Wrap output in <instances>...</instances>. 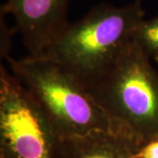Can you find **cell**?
I'll return each instance as SVG.
<instances>
[{
	"label": "cell",
	"instance_id": "obj_6",
	"mask_svg": "<svg viewBox=\"0 0 158 158\" xmlns=\"http://www.w3.org/2000/svg\"><path fill=\"white\" fill-rule=\"evenodd\" d=\"M140 148L121 134L94 131L59 138L56 158H138Z\"/></svg>",
	"mask_w": 158,
	"mask_h": 158
},
{
	"label": "cell",
	"instance_id": "obj_5",
	"mask_svg": "<svg viewBox=\"0 0 158 158\" xmlns=\"http://www.w3.org/2000/svg\"><path fill=\"white\" fill-rule=\"evenodd\" d=\"M69 0H7L1 13L14 18L30 56H42L69 25Z\"/></svg>",
	"mask_w": 158,
	"mask_h": 158
},
{
	"label": "cell",
	"instance_id": "obj_10",
	"mask_svg": "<svg viewBox=\"0 0 158 158\" xmlns=\"http://www.w3.org/2000/svg\"><path fill=\"white\" fill-rule=\"evenodd\" d=\"M138 1H141V0H138Z\"/></svg>",
	"mask_w": 158,
	"mask_h": 158
},
{
	"label": "cell",
	"instance_id": "obj_9",
	"mask_svg": "<svg viewBox=\"0 0 158 158\" xmlns=\"http://www.w3.org/2000/svg\"><path fill=\"white\" fill-rule=\"evenodd\" d=\"M137 156L138 158H158V139L144 144L139 149Z\"/></svg>",
	"mask_w": 158,
	"mask_h": 158
},
{
	"label": "cell",
	"instance_id": "obj_8",
	"mask_svg": "<svg viewBox=\"0 0 158 158\" xmlns=\"http://www.w3.org/2000/svg\"><path fill=\"white\" fill-rule=\"evenodd\" d=\"M12 31H15V29L11 30L8 28L5 20L3 19V16L1 15V57L4 59L10 56L9 51L11 48Z\"/></svg>",
	"mask_w": 158,
	"mask_h": 158
},
{
	"label": "cell",
	"instance_id": "obj_4",
	"mask_svg": "<svg viewBox=\"0 0 158 158\" xmlns=\"http://www.w3.org/2000/svg\"><path fill=\"white\" fill-rule=\"evenodd\" d=\"M59 137L27 89L0 67V158H56Z\"/></svg>",
	"mask_w": 158,
	"mask_h": 158
},
{
	"label": "cell",
	"instance_id": "obj_3",
	"mask_svg": "<svg viewBox=\"0 0 158 158\" xmlns=\"http://www.w3.org/2000/svg\"><path fill=\"white\" fill-rule=\"evenodd\" d=\"M144 15L138 0L123 6H96L78 21L69 23L42 56L83 81L113 61L132 40Z\"/></svg>",
	"mask_w": 158,
	"mask_h": 158
},
{
	"label": "cell",
	"instance_id": "obj_2",
	"mask_svg": "<svg viewBox=\"0 0 158 158\" xmlns=\"http://www.w3.org/2000/svg\"><path fill=\"white\" fill-rule=\"evenodd\" d=\"M6 60L11 74L45 113L59 138L94 131L126 135L82 82L57 62L46 56H30L19 60L10 56Z\"/></svg>",
	"mask_w": 158,
	"mask_h": 158
},
{
	"label": "cell",
	"instance_id": "obj_7",
	"mask_svg": "<svg viewBox=\"0 0 158 158\" xmlns=\"http://www.w3.org/2000/svg\"><path fill=\"white\" fill-rule=\"evenodd\" d=\"M133 37L148 56L158 62V15L148 19H144Z\"/></svg>",
	"mask_w": 158,
	"mask_h": 158
},
{
	"label": "cell",
	"instance_id": "obj_1",
	"mask_svg": "<svg viewBox=\"0 0 158 158\" xmlns=\"http://www.w3.org/2000/svg\"><path fill=\"white\" fill-rule=\"evenodd\" d=\"M81 82L138 147L158 139V73L134 37L106 66Z\"/></svg>",
	"mask_w": 158,
	"mask_h": 158
}]
</instances>
